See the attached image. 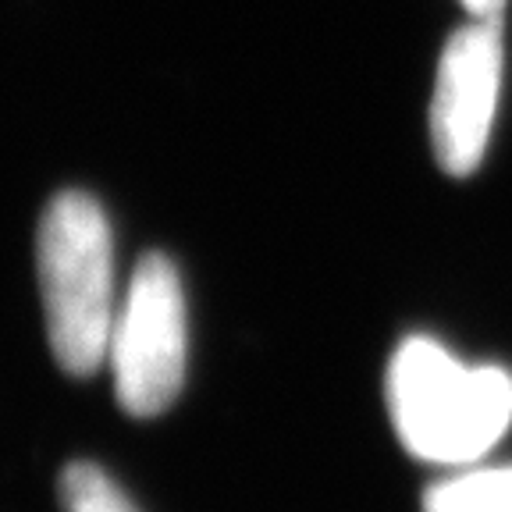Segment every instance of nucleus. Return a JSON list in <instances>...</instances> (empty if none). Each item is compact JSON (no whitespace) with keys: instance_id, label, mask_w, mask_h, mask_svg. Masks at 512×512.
<instances>
[{"instance_id":"obj_1","label":"nucleus","mask_w":512,"mask_h":512,"mask_svg":"<svg viewBox=\"0 0 512 512\" xmlns=\"http://www.w3.org/2000/svg\"><path fill=\"white\" fill-rule=\"evenodd\" d=\"M384 399L399 441L424 463H477L512 424V377L502 367H470L434 338L399 345Z\"/></svg>"},{"instance_id":"obj_2","label":"nucleus","mask_w":512,"mask_h":512,"mask_svg":"<svg viewBox=\"0 0 512 512\" xmlns=\"http://www.w3.org/2000/svg\"><path fill=\"white\" fill-rule=\"evenodd\" d=\"M43 317L54 360L89 377L107 363L114 313V249L100 203L79 189L57 192L36 232Z\"/></svg>"},{"instance_id":"obj_3","label":"nucleus","mask_w":512,"mask_h":512,"mask_svg":"<svg viewBox=\"0 0 512 512\" xmlns=\"http://www.w3.org/2000/svg\"><path fill=\"white\" fill-rule=\"evenodd\" d=\"M185 296L164 253H146L118 303L107 345L114 392L125 413L157 416L185 384Z\"/></svg>"},{"instance_id":"obj_4","label":"nucleus","mask_w":512,"mask_h":512,"mask_svg":"<svg viewBox=\"0 0 512 512\" xmlns=\"http://www.w3.org/2000/svg\"><path fill=\"white\" fill-rule=\"evenodd\" d=\"M505 72L502 22L459 25L438 61L431 96V143L445 175L466 178L484 160Z\"/></svg>"},{"instance_id":"obj_5","label":"nucleus","mask_w":512,"mask_h":512,"mask_svg":"<svg viewBox=\"0 0 512 512\" xmlns=\"http://www.w3.org/2000/svg\"><path fill=\"white\" fill-rule=\"evenodd\" d=\"M424 512H512V466H480L427 491Z\"/></svg>"},{"instance_id":"obj_6","label":"nucleus","mask_w":512,"mask_h":512,"mask_svg":"<svg viewBox=\"0 0 512 512\" xmlns=\"http://www.w3.org/2000/svg\"><path fill=\"white\" fill-rule=\"evenodd\" d=\"M64 512H139L125 491L93 463H72L61 473Z\"/></svg>"},{"instance_id":"obj_7","label":"nucleus","mask_w":512,"mask_h":512,"mask_svg":"<svg viewBox=\"0 0 512 512\" xmlns=\"http://www.w3.org/2000/svg\"><path fill=\"white\" fill-rule=\"evenodd\" d=\"M470 18H480V22H502L505 0H459Z\"/></svg>"}]
</instances>
